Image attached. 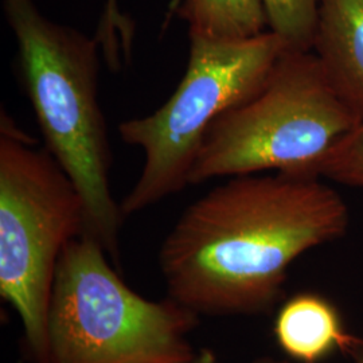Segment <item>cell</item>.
<instances>
[{
  "label": "cell",
  "instance_id": "6da1fadb",
  "mask_svg": "<svg viewBox=\"0 0 363 363\" xmlns=\"http://www.w3.org/2000/svg\"><path fill=\"white\" fill-rule=\"evenodd\" d=\"M349 228L347 203L320 178L238 175L184 210L159 265L169 298L198 315H253L272 308L295 259Z\"/></svg>",
  "mask_w": 363,
  "mask_h": 363
},
{
  "label": "cell",
  "instance_id": "7a4b0ae2",
  "mask_svg": "<svg viewBox=\"0 0 363 363\" xmlns=\"http://www.w3.org/2000/svg\"><path fill=\"white\" fill-rule=\"evenodd\" d=\"M3 10L45 148L82 198L85 233L117 259L124 216L109 183L112 154L99 101L100 42L49 19L34 0H3Z\"/></svg>",
  "mask_w": 363,
  "mask_h": 363
},
{
  "label": "cell",
  "instance_id": "3957f363",
  "mask_svg": "<svg viewBox=\"0 0 363 363\" xmlns=\"http://www.w3.org/2000/svg\"><path fill=\"white\" fill-rule=\"evenodd\" d=\"M359 121L315 52L286 49L259 89L211 124L189 182L265 171L318 178L319 162Z\"/></svg>",
  "mask_w": 363,
  "mask_h": 363
},
{
  "label": "cell",
  "instance_id": "277c9868",
  "mask_svg": "<svg viewBox=\"0 0 363 363\" xmlns=\"http://www.w3.org/2000/svg\"><path fill=\"white\" fill-rule=\"evenodd\" d=\"M198 313L138 295L89 234L61 255L48 315L46 363H179L195 352Z\"/></svg>",
  "mask_w": 363,
  "mask_h": 363
},
{
  "label": "cell",
  "instance_id": "5b68a950",
  "mask_svg": "<svg viewBox=\"0 0 363 363\" xmlns=\"http://www.w3.org/2000/svg\"><path fill=\"white\" fill-rule=\"evenodd\" d=\"M85 206L65 171L1 113L0 295L21 318L35 363L48 361V315L58 261L85 233Z\"/></svg>",
  "mask_w": 363,
  "mask_h": 363
},
{
  "label": "cell",
  "instance_id": "8992f818",
  "mask_svg": "<svg viewBox=\"0 0 363 363\" xmlns=\"http://www.w3.org/2000/svg\"><path fill=\"white\" fill-rule=\"evenodd\" d=\"M286 49L271 30L234 42L190 37L186 72L169 100L155 112L118 125L120 139L144 155L142 172L120 203L124 217L190 186L211 124L259 89Z\"/></svg>",
  "mask_w": 363,
  "mask_h": 363
},
{
  "label": "cell",
  "instance_id": "52a82bcc",
  "mask_svg": "<svg viewBox=\"0 0 363 363\" xmlns=\"http://www.w3.org/2000/svg\"><path fill=\"white\" fill-rule=\"evenodd\" d=\"M325 74L363 118V0H320L312 43Z\"/></svg>",
  "mask_w": 363,
  "mask_h": 363
},
{
  "label": "cell",
  "instance_id": "ba28073f",
  "mask_svg": "<svg viewBox=\"0 0 363 363\" xmlns=\"http://www.w3.org/2000/svg\"><path fill=\"white\" fill-rule=\"evenodd\" d=\"M274 337L292 359L316 363L334 351L357 359L363 354V337L350 334L337 308L323 296L300 294L289 298L277 313Z\"/></svg>",
  "mask_w": 363,
  "mask_h": 363
},
{
  "label": "cell",
  "instance_id": "9c48e42d",
  "mask_svg": "<svg viewBox=\"0 0 363 363\" xmlns=\"http://www.w3.org/2000/svg\"><path fill=\"white\" fill-rule=\"evenodd\" d=\"M175 13L198 38L234 42L269 30L262 0H181Z\"/></svg>",
  "mask_w": 363,
  "mask_h": 363
},
{
  "label": "cell",
  "instance_id": "30bf717a",
  "mask_svg": "<svg viewBox=\"0 0 363 363\" xmlns=\"http://www.w3.org/2000/svg\"><path fill=\"white\" fill-rule=\"evenodd\" d=\"M268 26L286 49L312 50L320 0H262Z\"/></svg>",
  "mask_w": 363,
  "mask_h": 363
},
{
  "label": "cell",
  "instance_id": "8fae6325",
  "mask_svg": "<svg viewBox=\"0 0 363 363\" xmlns=\"http://www.w3.org/2000/svg\"><path fill=\"white\" fill-rule=\"evenodd\" d=\"M315 175L345 186L363 187V118L323 156Z\"/></svg>",
  "mask_w": 363,
  "mask_h": 363
},
{
  "label": "cell",
  "instance_id": "7c38bea8",
  "mask_svg": "<svg viewBox=\"0 0 363 363\" xmlns=\"http://www.w3.org/2000/svg\"><path fill=\"white\" fill-rule=\"evenodd\" d=\"M96 38L100 42L101 52H104L105 61L111 69L116 70L120 66V42L123 40L125 50L130 52L132 40V28L118 13L117 0H106Z\"/></svg>",
  "mask_w": 363,
  "mask_h": 363
},
{
  "label": "cell",
  "instance_id": "4fadbf2b",
  "mask_svg": "<svg viewBox=\"0 0 363 363\" xmlns=\"http://www.w3.org/2000/svg\"><path fill=\"white\" fill-rule=\"evenodd\" d=\"M179 363H218L214 352L211 350H201L199 352H195L194 355L186 361Z\"/></svg>",
  "mask_w": 363,
  "mask_h": 363
},
{
  "label": "cell",
  "instance_id": "5bb4252c",
  "mask_svg": "<svg viewBox=\"0 0 363 363\" xmlns=\"http://www.w3.org/2000/svg\"><path fill=\"white\" fill-rule=\"evenodd\" d=\"M252 363H286L284 361H276V359H272V358H259V359H256L255 362Z\"/></svg>",
  "mask_w": 363,
  "mask_h": 363
},
{
  "label": "cell",
  "instance_id": "9a60e30c",
  "mask_svg": "<svg viewBox=\"0 0 363 363\" xmlns=\"http://www.w3.org/2000/svg\"><path fill=\"white\" fill-rule=\"evenodd\" d=\"M355 363H363V354H361V355L355 359Z\"/></svg>",
  "mask_w": 363,
  "mask_h": 363
}]
</instances>
